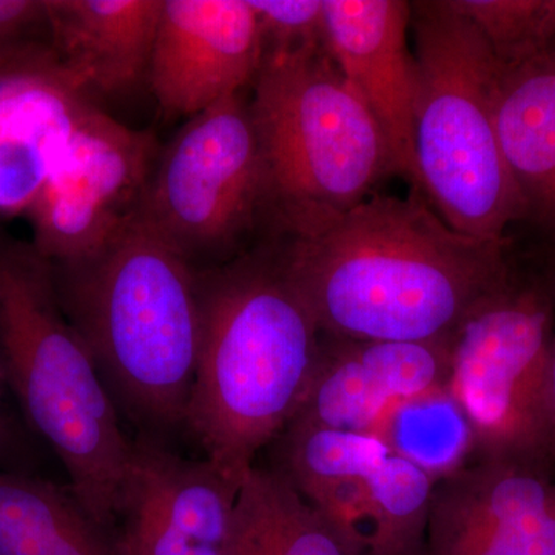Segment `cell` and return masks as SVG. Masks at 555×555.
<instances>
[{"mask_svg": "<svg viewBox=\"0 0 555 555\" xmlns=\"http://www.w3.org/2000/svg\"><path fill=\"white\" fill-rule=\"evenodd\" d=\"M163 0H47L50 42L94 100L147 82Z\"/></svg>", "mask_w": 555, "mask_h": 555, "instance_id": "16", "label": "cell"}, {"mask_svg": "<svg viewBox=\"0 0 555 555\" xmlns=\"http://www.w3.org/2000/svg\"><path fill=\"white\" fill-rule=\"evenodd\" d=\"M0 555H119L69 486L0 470Z\"/></svg>", "mask_w": 555, "mask_h": 555, "instance_id": "19", "label": "cell"}, {"mask_svg": "<svg viewBox=\"0 0 555 555\" xmlns=\"http://www.w3.org/2000/svg\"><path fill=\"white\" fill-rule=\"evenodd\" d=\"M495 127L526 218L555 236L554 42L524 61L499 64Z\"/></svg>", "mask_w": 555, "mask_h": 555, "instance_id": "17", "label": "cell"}, {"mask_svg": "<svg viewBox=\"0 0 555 555\" xmlns=\"http://www.w3.org/2000/svg\"><path fill=\"white\" fill-rule=\"evenodd\" d=\"M50 42L47 0H0V61Z\"/></svg>", "mask_w": 555, "mask_h": 555, "instance_id": "22", "label": "cell"}, {"mask_svg": "<svg viewBox=\"0 0 555 555\" xmlns=\"http://www.w3.org/2000/svg\"><path fill=\"white\" fill-rule=\"evenodd\" d=\"M280 232L273 247L324 337L449 341L509 273L506 241L455 232L416 198L369 196Z\"/></svg>", "mask_w": 555, "mask_h": 555, "instance_id": "1", "label": "cell"}, {"mask_svg": "<svg viewBox=\"0 0 555 555\" xmlns=\"http://www.w3.org/2000/svg\"><path fill=\"white\" fill-rule=\"evenodd\" d=\"M251 87L278 229L345 214L396 173L377 120L324 43L268 51Z\"/></svg>", "mask_w": 555, "mask_h": 555, "instance_id": "6", "label": "cell"}, {"mask_svg": "<svg viewBox=\"0 0 555 555\" xmlns=\"http://www.w3.org/2000/svg\"><path fill=\"white\" fill-rule=\"evenodd\" d=\"M238 489L208 460L139 437L116 521L119 555H225Z\"/></svg>", "mask_w": 555, "mask_h": 555, "instance_id": "11", "label": "cell"}, {"mask_svg": "<svg viewBox=\"0 0 555 555\" xmlns=\"http://www.w3.org/2000/svg\"><path fill=\"white\" fill-rule=\"evenodd\" d=\"M51 266L119 414L160 443L185 429L201 346L198 269L138 215L91 257Z\"/></svg>", "mask_w": 555, "mask_h": 555, "instance_id": "3", "label": "cell"}, {"mask_svg": "<svg viewBox=\"0 0 555 555\" xmlns=\"http://www.w3.org/2000/svg\"><path fill=\"white\" fill-rule=\"evenodd\" d=\"M96 107L51 43L0 61V219L28 214L76 130Z\"/></svg>", "mask_w": 555, "mask_h": 555, "instance_id": "13", "label": "cell"}, {"mask_svg": "<svg viewBox=\"0 0 555 555\" xmlns=\"http://www.w3.org/2000/svg\"><path fill=\"white\" fill-rule=\"evenodd\" d=\"M449 341H357L324 337L308 392L291 425L374 433L401 401L443 392Z\"/></svg>", "mask_w": 555, "mask_h": 555, "instance_id": "14", "label": "cell"}, {"mask_svg": "<svg viewBox=\"0 0 555 555\" xmlns=\"http://www.w3.org/2000/svg\"><path fill=\"white\" fill-rule=\"evenodd\" d=\"M554 332L553 287L509 272L478 299L449 339L444 390L481 456L547 462Z\"/></svg>", "mask_w": 555, "mask_h": 555, "instance_id": "7", "label": "cell"}, {"mask_svg": "<svg viewBox=\"0 0 555 555\" xmlns=\"http://www.w3.org/2000/svg\"><path fill=\"white\" fill-rule=\"evenodd\" d=\"M159 152L155 134L91 109L28 210L36 250L67 264L107 246L137 218Z\"/></svg>", "mask_w": 555, "mask_h": 555, "instance_id": "9", "label": "cell"}, {"mask_svg": "<svg viewBox=\"0 0 555 555\" xmlns=\"http://www.w3.org/2000/svg\"><path fill=\"white\" fill-rule=\"evenodd\" d=\"M476 25L500 65L524 61L554 42L553 0H452Z\"/></svg>", "mask_w": 555, "mask_h": 555, "instance_id": "20", "label": "cell"}, {"mask_svg": "<svg viewBox=\"0 0 555 555\" xmlns=\"http://www.w3.org/2000/svg\"><path fill=\"white\" fill-rule=\"evenodd\" d=\"M555 460V332L547 379V462Z\"/></svg>", "mask_w": 555, "mask_h": 555, "instance_id": "24", "label": "cell"}, {"mask_svg": "<svg viewBox=\"0 0 555 555\" xmlns=\"http://www.w3.org/2000/svg\"><path fill=\"white\" fill-rule=\"evenodd\" d=\"M270 210L268 167L241 93L185 120L160 150L138 217L195 266L235 247Z\"/></svg>", "mask_w": 555, "mask_h": 555, "instance_id": "8", "label": "cell"}, {"mask_svg": "<svg viewBox=\"0 0 555 555\" xmlns=\"http://www.w3.org/2000/svg\"><path fill=\"white\" fill-rule=\"evenodd\" d=\"M411 7L416 188L455 232L506 241L526 207L496 137L494 53L452 0Z\"/></svg>", "mask_w": 555, "mask_h": 555, "instance_id": "5", "label": "cell"}, {"mask_svg": "<svg viewBox=\"0 0 555 555\" xmlns=\"http://www.w3.org/2000/svg\"><path fill=\"white\" fill-rule=\"evenodd\" d=\"M268 51H292L324 43L323 0H248Z\"/></svg>", "mask_w": 555, "mask_h": 555, "instance_id": "21", "label": "cell"}, {"mask_svg": "<svg viewBox=\"0 0 555 555\" xmlns=\"http://www.w3.org/2000/svg\"><path fill=\"white\" fill-rule=\"evenodd\" d=\"M324 46L382 129L393 171L416 185L411 2L323 0Z\"/></svg>", "mask_w": 555, "mask_h": 555, "instance_id": "15", "label": "cell"}, {"mask_svg": "<svg viewBox=\"0 0 555 555\" xmlns=\"http://www.w3.org/2000/svg\"><path fill=\"white\" fill-rule=\"evenodd\" d=\"M36 440L11 396L0 361V470L35 474Z\"/></svg>", "mask_w": 555, "mask_h": 555, "instance_id": "23", "label": "cell"}, {"mask_svg": "<svg viewBox=\"0 0 555 555\" xmlns=\"http://www.w3.org/2000/svg\"><path fill=\"white\" fill-rule=\"evenodd\" d=\"M201 346L185 429L241 485L291 425L323 334L275 247L198 270Z\"/></svg>", "mask_w": 555, "mask_h": 555, "instance_id": "2", "label": "cell"}, {"mask_svg": "<svg viewBox=\"0 0 555 555\" xmlns=\"http://www.w3.org/2000/svg\"><path fill=\"white\" fill-rule=\"evenodd\" d=\"M262 60L248 0H163L147 83L163 116L189 119L254 86Z\"/></svg>", "mask_w": 555, "mask_h": 555, "instance_id": "12", "label": "cell"}, {"mask_svg": "<svg viewBox=\"0 0 555 555\" xmlns=\"http://www.w3.org/2000/svg\"><path fill=\"white\" fill-rule=\"evenodd\" d=\"M542 460L480 456L434 486L423 555H555V480Z\"/></svg>", "mask_w": 555, "mask_h": 555, "instance_id": "10", "label": "cell"}, {"mask_svg": "<svg viewBox=\"0 0 555 555\" xmlns=\"http://www.w3.org/2000/svg\"><path fill=\"white\" fill-rule=\"evenodd\" d=\"M0 361L25 425L64 466L87 513L115 539L133 440L62 308L53 266L0 232Z\"/></svg>", "mask_w": 555, "mask_h": 555, "instance_id": "4", "label": "cell"}, {"mask_svg": "<svg viewBox=\"0 0 555 555\" xmlns=\"http://www.w3.org/2000/svg\"><path fill=\"white\" fill-rule=\"evenodd\" d=\"M225 555H364L281 469L241 481Z\"/></svg>", "mask_w": 555, "mask_h": 555, "instance_id": "18", "label": "cell"}, {"mask_svg": "<svg viewBox=\"0 0 555 555\" xmlns=\"http://www.w3.org/2000/svg\"><path fill=\"white\" fill-rule=\"evenodd\" d=\"M553 16H554V43H555V0H553Z\"/></svg>", "mask_w": 555, "mask_h": 555, "instance_id": "25", "label": "cell"}]
</instances>
